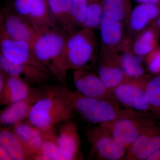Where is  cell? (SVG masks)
<instances>
[{"instance_id": "6da1fadb", "label": "cell", "mask_w": 160, "mask_h": 160, "mask_svg": "<svg viewBox=\"0 0 160 160\" xmlns=\"http://www.w3.org/2000/svg\"><path fill=\"white\" fill-rule=\"evenodd\" d=\"M70 91L63 85L47 87L45 94L32 108L27 121L46 131L53 129L59 123L71 120L74 111Z\"/></svg>"}, {"instance_id": "7a4b0ae2", "label": "cell", "mask_w": 160, "mask_h": 160, "mask_svg": "<svg viewBox=\"0 0 160 160\" xmlns=\"http://www.w3.org/2000/svg\"><path fill=\"white\" fill-rule=\"evenodd\" d=\"M97 43L93 29L84 28L68 33L66 45L52 74L63 86L68 87L66 73L68 70L84 69L94 58Z\"/></svg>"}, {"instance_id": "3957f363", "label": "cell", "mask_w": 160, "mask_h": 160, "mask_svg": "<svg viewBox=\"0 0 160 160\" xmlns=\"http://www.w3.org/2000/svg\"><path fill=\"white\" fill-rule=\"evenodd\" d=\"M72 107L83 119L91 124H104L122 118L144 115L129 108L122 109L118 105L106 100L92 98L78 91H70Z\"/></svg>"}, {"instance_id": "277c9868", "label": "cell", "mask_w": 160, "mask_h": 160, "mask_svg": "<svg viewBox=\"0 0 160 160\" xmlns=\"http://www.w3.org/2000/svg\"><path fill=\"white\" fill-rule=\"evenodd\" d=\"M68 33L52 28L40 32L31 43L35 57L51 74L64 50Z\"/></svg>"}, {"instance_id": "5b68a950", "label": "cell", "mask_w": 160, "mask_h": 160, "mask_svg": "<svg viewBox=\"0 0 160 160\" xmlns=\"http://www.w3.org/2000/svg\"><path fill=\"white\" fill-rule=\"evenodd\" d=\"M155 122L154 118L145 114L121 118L101 125L107 128L114 138L128 150L143 132Z\"/></svg>"}, {"instance_id": "8992f818", "label": "cell", "mask_w": 160, "mask_h": 160, "mask_svg": "<svg viewBox=\"0 0 160 160\" xmlns=\"http://www.w3.org/2000/svg\"><path fill=\"white\" fill-rule=\"evenodd\" d=\"M148 80L144 76L129 78L113 89L115 97L129 109L143 114L149 115V112H151L157 114L145 99V89Z\"/></svg>"}, {"instance_id": "52a82bcc", "label": "cell", "mask_w": 160, "mask_h": 160, "mask_svg": "<svg viewBox=\"0 0 160 160\" xmlns=\"http://www.w3.org/2000/svg\"><path fill=\"white\" fill-rule=\"evenodd\" d=\"M86 134L92 151L98 158L106 160L125 158L127 149L114 138L106 127L101 125L90 127Z\"/></svg>"}, {"instance_id": "ba28073f", "label": "cell", "mask_w": 160, "mask_h": 160, "mask_svg": "<svg viewBox=\"0 0 160 160\" xmlns=\"http://www.w3.org/2000/svg\"><path fill=\"white\" fill-rule=\"evenodd\" d=\"M124 25L104 12L99 27L102 50L119 52L130 49L132 44L126 36Z\"/></svg>"}, {"instance_id": "9c48e42d", "label": "cell", "mask_w": 160, "mask_h": 160, "mask_svg": "<svg viewBox=\"0 0 160 160\" xmlns=\"http://www.w3.org/2000/svg\"><path fill=\"white\" fill-rule=\"evenodd\" d=\"M14 11L39 32L52 29L55 23L45 0H15Z\"/></svg>"}, {"instance_id": "30bf717a", "label": "cell", "mask_w": 160, "mask_h": 160, "mask_svg": "<svg viewBox=\"0 0 160 160\" xmlns=\"http://www.w3.org/2000/svg\"><path fill=\"white\" fill-rule=\"evenodd\" d=\"M73 81L77 90L83 95L118 104L112 91L106 88L98 76L84 69L76 70Z\"/></svg>"}, {"instance_id": "8fae6325", "label": "cell", "mask_w": 160, "mask_h": 160, "mask_svg": "<svg viewBox=\"0 0 160 160\" xmlns=\"http://www.w3.org/2000/svg\"><path fill=\"white\" fill-rule=\"evenodd\" d=\"M0 47V54L12 63L32 65L49 70L37 59L28 42L13 39L1 32Z\"/></svg>"}, {"instance_id": "7c38bea8", "label": "cell", "mask_w": 160, "mask_h": 160, "mask_svg": "<svg viewBox=\"0 0 160 160\" xmlns=\"http://www.w3.org/2000/svg\"><path fill=\"white\" fill-rule=\"evenodd\" d=\"M98 73L106 88L112 91L129 78L121 67L118 52L108 50L101 51Z\"/></svg>"}, {"instance_id": "4fadbf2b", "label": "cell", "mask_w": 160, "mask_h": 160, "mask_svg": "<svg viewBox=\"0 0 160 160\" xmlns=\"http://www.w3.org/2000/svg\"><path fill=\"white\" fill-rule=\"evenodd\" d=\"M40 32L26 19L15 12H4L1 16V32L13 39L33 42Z\"/></svg>"}, {"instance_id": "5bb4252c", "label": "cell", "mask_w": 160, "mask_h": 160, "mask_svg": "<svg viewBox=\"0 0 160 160\" xmlns=\"http://www.w3.org/2000/svg\"><path fill=\"white\" fill-rule=\"evenodd\" d=\"M47 87L33 88L27 97L6 106L1 111L0 123L4 126L14 125L27 119L35 104L45 94Z\"/></svg>"}, {"instance_id": "9a60e30c", "label": "cell", "mask_w": 160, "mask_h": 160, "mask_svg": "<svg viewBox=\"0 0 160 160\" xmlns=\"http://www.w3.org/2000/svg\"><path fill=\"white\" fill-rule=\"evenodd\" d=\"M160 148V124L156 122L147 128L131 145L125 160H147Z\"/></svg>"}, {"instance_id": "2e32d148", "label": "cell", "mask_w": 160, "mask_h": 160, "mask_svg": "<svg viewBox=\"0 0 160 160\" xmlns=\"http://www.w3.org/2000/svg\"><path fill=\"white\" fill-rule=\"evenodd\" d=\"M0 69L8 75L21 78L30 85H42L48 82L53 76L49 70L38 66L12 63L1 54Z\"/></svg>"}, {"instance_id": "e0dca14e", "label": "cell", "mask_w": 160, "mask_h": 160, "mask_svg": "<svg viewBox=\"0 0 160 160\" xmlns=\"http://www.w3.org/2000/svg\"><path fill=\"white\" fill-rule=\"evenodd\" d=\"M13 131L21 140L32 159L37 155L42 153L43 132L28 121L20 122L14 125Z\"/></svg>"}, {"instance_id": "ac0fdd59", "label": "cell", "mask_w": 160, "mask_h": 160, "mask_svg": "<svg viewBox=\"0 0 160 160\" xmlns=\"http://www.w3.org/2000/svg\"><path fill=\"white\" fill-rule=\"evenodd\" d=\"M160 14V6L151 4H141L132 9L126 25L130 33L139 34L147 28Z\"/></svg>"}, {"instance_id": "d6986e66", "label": "cell", "mask_w": 160, "mask_h": 160, "mask_svg": "<svg viewBox=\"0 0 160 160\" xmlns=\"http://www.w3.org/2000/svg\"><path fill=\"white\" fill-rule=\"evenodd\" d=\"M78 130L77 124L70 120L63 124L57 136L60 148L73 160L78 159L79 156L80 139Z\"/></svg>"}, {"instance_id": "ffe728a7", "label": "cell", "mask_w": 160, "mask_h": 160, "mask_svg": "<svg viewBox=\"0 0 160 160\" xmlns=\"http://www.w3.org/2000/svg\"><path fill=\"white\" fill-rule=\"evenodd\" d=\"M32 89L21 78L8 75L6 86L0 92V105L8 106L24 99L30 94Z\"/></svg>"}, {"instance_id": "44dd1931", "label": "cell", "mask_w": 160, "mask_h": 160, "mask_svg": "<svg viewBox=\"0 0 160 160\" xmlns=\"http://www.w3.org/2000/svg\"><path fill=\"white\" fill-rule=\"evenodd\" d=\"M0 146L6 149L12 160H32L31 155L13 130L1 128Z\"/></svg>"}, {"instance_id": "7402d4cb", "label": "cell", "mask_w": 160, "mask_h": 160, "mask_svg": "<svg viewBox=\"0 0 160 160\" xmlns=\"http://www.w3.org/2000/svg\"><path fill=\"white\" fill-rule=\"evenodd\" d=\"M159 32L152 26L138 34L132 45V51L145 57L158 46Z\"/></svg>"}, {"instance_id": "603a6c76", "label": "cell", "mask_w": 160, "mask_h": 160, "mask_svg": "<svg viewBox=\"0 0 160 160\" xmlns=\"http://www.w3.org/2000/svg\"><path fill=\"white\" fill-rule=\"evenodd\" d=\"M47 5L54 23L69 32L73 31L71 24L72 0H47Z\"/></svg>"}, {"instance_id": "cb8c5ba5", "label": "cell", "mask_w": 160, "mask_h": 160, "mask_svg": "<svg viewBox=\"0 0 160 160\" xmlns=\"http://www.w3.org/2000/svg\"><path fill=\"white\" fill-rule=\"evenodd\" d=\"M122 52L121 54L118 53L120 62L126 76L134 78L144 77L145 72L143 62L145 57L137 55L130 49Z\"/></svg>"}, {"instance_id": "d4e9b609", "label": "cell", "mask_w": 160, "mask_h": 160, "mask_svg": "<svg viewBox=\"0 0 160 160\" xmlns=\"http://www.w3.org/2000/svg\"><path fill=\"white\" fill-rule=\"evenodd\" d=\"M43 132V142L42 151L51 160H72L71 156L60 148L57 142V135L53 129Z\"/></svg>"}, {"instance_id": "484cf974", "label": "cell", "mask_w": 160, "mask_h": 160, "mask_svg": "<svg viewBox=\"0 0 160 160\" xmlns=\"http://www.w3.org/2000/svg\"><path fill=\"white\" fill-rule=\"evenodd\" d=\"M104 13L126 24L132 9L128 0H103Z\"/></svg>"}, {"instance_id": "4316f807", "label": "cell", "mask_w": 160, "mask_h": 160, "mask_svg": "<svg viewBox=\"0 0 160 160\" xmlns=\"http://www.w3.org/2000/svg\"><path fill=\"white\" fill-rule=\"evenodd\" d=\"M145 97L156 113L160 114V74L147 81L145 87Z\"/></svg>"}, {"instance_id": "83f0119b", "label": "cell", "mask_w": 160, "mask_h": 160, "mask_svg": "<svg viewBox=\"0 0 160 160\" xmlns=\"http://www.w3.org/2000/svg\"><path fill=\"white\" fill-rule=\"evenodd\" d=\"M103 13L102 2L96 0H90L88 3L86 20L83 27L93 30L99 28Z\"/></svg>"}, {"instance_id": "f1b7e54d", "label": "cell", "mask_w": 160, "mask_h": 160, "mask_svg": "<svg viewBox=\"0 0 160 160\" xmlns=\"http://www.w3.org/2000/svg\"><path fill=\"white\" fill-rule=\"evenodd\" d=\"M88 0H72L71 20L73 29L75 26L83 27L86 20Z\"/></svg>"}, {"instance_id": "f546056e", "label": "cell", "mask_w": 160, "mask_h": 160, "mask_svg": "<svg viewBox=\"0 0 160 160\" xmlns=\"http://www.w3.org/2000/svg\"><path fill=\"white\" fill-rule=\"evenodd\" d=\"M147 69L152 74H160V46H158L153 51L145 57Z\"/></svg>"}, {"instance_id": "4dcf8cb0", "label": "cell", "mask_w": 160, "mask_h": 160, "mask_svg": "<svg viewBox=\"0 0 160 160\" xmlns=\"http://www.w3.org/2000/svg\"><path fill=\"white\" fill-rule=\"evenodd\" d=\"M0 160H12L8 152L1 146H0Z\"/></svg>"}, {"instance_id": "1f68e13d", "label": "cell", "mask_w": 160, "mask_h": 160, "mask_svg": "<svg viewBox=\"0 0 160 160\" xmlns=\"http://www.w3.org/2000/svg\"><path fill=\"white\" fill-rule=\"evenodd\" d=\"M141 4H151L160 6V0H135Z\"/></svg>"}, {"instance_id": "d6a6232c", "label": "cell", "mask_w": 160, "mask_h": 160, "mask_svg": "<svg viewBox=\"0 0 160 160\" xmlns=\"http://www.w3.org/2000/svg\"><path fill=\"white\" fill-rule=\"evenodd\" d=\"M147 160H160V148L149 156Z\"/></svg>"}, {"instance_id": "836d02e7", "label": "cell", "mask_w": 160, "mask_h": 160, "mask_svg": "<svg viewBox=\"0 0 160 160\" xmlns=\"http://www.w3.org/2000/svg\"><path fill=\"white\" fill-rule=\"evenodd\" d=\"M152 26H154L159 31H160V14L158 18L155 21V22Z\"/></svg>"}, {"instance_id": "e575fe53", "label": "cell", "mask_w": 160, "mask_h": 160, "mask_svg": "<svg viewBox=\"0 0 160 160\" xmlns=\"http://www.w3.org/2000/svg\"><path fill=\"white\" fill-rule=\"evenodd\" d=\"M45 1H46V2H47V0H45Z\"/></svg>"}]
</instances>
